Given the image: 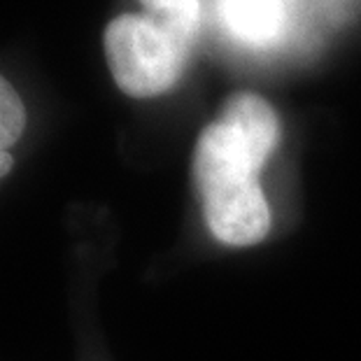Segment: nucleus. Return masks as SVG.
I'll return each mask as SVG.
<instances>
[{
  "mask_svg": "<svg viewBox=\"0 0 361 361\" xmlns=\"http://www.w3.org/2000/svg\"><path fill=\"white\" fill-rule=\"evenodd\" d=\"M280 137L278 114L257 94H233L196 140L194 182L203 217L219 243L257 245L271 231L259 173Z\"/></svg>",
  "mask_w": 361,
  "mask_h": 361,
  "instance_id": "nucleus-1",
  "label": "nucleus"
},
{
  "mask_svg": "<svg viewBox=\"0 0 361 361\" xmlns=\"http://www.w3.org/2000/svg\"><path fill=\"white\" fill-rule=\"evenodd\" d=\"M103 47L112 78L126 96L154 98L178 84L194 44L149 14H121L107 24Z\"/></svg>",
  "mask_w": 361,
  "mask_h": 361,
  "instance_id": "nucleus-2",
  "label": "nucleus"
},
{
  "mask_svg": "<svg viewBox=\"0 0 361 361\" xmlns=\"http://www.w3.org/2000/svg\"><path fill=\"white\" fill-rule=\"evenodd\" d=\"M221 14L238 40L266 44L284 26V0H221Z\"/></svg>",
  "mask_w": 361,
  "mask_h": 361,
  "instance_id": "nucleus-3",
  "label": "nucleus"
},
{
  "mask_svg": "<svg viewBox=\"0 0 361 361\" xmlns=\"http://www.w3.org/2000/svg\"><path fill=\"white\" fill-rule=\"evenodd\" d=\"M26 105L12 82L0 75V182L14 168V147L26 130Z\"/></svg>",
  "mask_w": 361,
  "mask_h": 361,
  "instance_id": "nucleus-4",
  "label": "nucleus"
},
{
  "mask_svg": "<svg viewBox=\"0 0 361 361\" xmlns=\"http://www.w3.org/2000/svg\"><path fill=\"white\" fill-rule=\"evenodd\" d=\"M145 14L194 44L201 24V0H140Z\"/></svg>",
  "mask_w": 361,
  "mask_h": 361,
  "instance_id": "nucleus-5",
  "label": "nucleus"
}]
</instances>
